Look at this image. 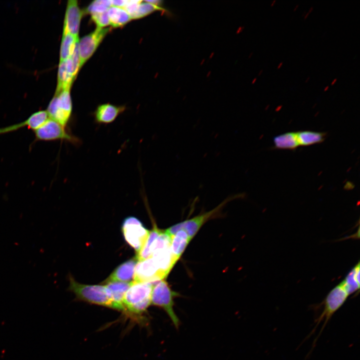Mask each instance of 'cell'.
Here are the masks:
<instances>
[{
    "label": "cell",
    "instance_id": "obj_20",
    "mask_svg": "<svg viewBox=\"0 0 360 360\" xmlns=\"http://www.w3.org/2000/svg\"><path fill=\"white\" fill-rule=\"evenodd\" d=\"M299 146H308L324 141L326 133L310 130L296 132Z\"/></svg>",
    "mask_w": 360,
    "mask_h": 360
},
{
    "label": "cell",
    "instance_id": "obj_26",
    "mask_svg": "<svg viewBox=\"0 0 360 360\" xmlns=\"http://www.w3.org/2000/svg\"><path fill=\"white\" fill-rule=\"evenodd\" d=\"M282 64H283V62H280L277 66V68L280 69L282 67Z\"/></svg>",
    "mask_w": 360,
    "mask_h": 360
},
{
    "label": "cell",
    "instance_id": "obj_31",
    "mask_svg": "<svg viewBox=\"0 0 360 360\" xmlns=\"http://www.w3.org/2000/svg\"><path fill=\"white\" fill-rule=\"evenodd\" d=\"M328 88H329V86H325V87L324 88V91H326V90H328Z\"/></svg>",
    "mask_w": 360,
    "mask_h": 360
},
{
    "label": "cell",
    "instance_id": "obj_2",
    "mask_svg": "<svg viewBox=\"0 0 360 360\" xmlns=\"http://www.w3.org/2000/svg\"><path fill=\"white\" fill-rule=\"evenodd\" d=\"M349 294L342 282L336 286L329 292L323 302L322 310L315 319L314 326L310 335L314 334L320 324H322L316 338V340H318L328 322L334 313L344 304Z\"/></svg>",
    "mask_w": 360,
    "mask_h": 360
},
{
    "label": "cell",
    "instance_id": "obj_4",
    "mask_svg": "<svg viewBox=\"0 0 360 360\" xmlns=\"http://www.w3.org/2000/svg\"><path fill=\"white\" fill-rule=\"evenodd\" d=\"M240 196H241L240 194L230 196L212 210L172 226L164 232L171 237L178 230H182L187 233L192 240L207 221L220 215L222 208L227 203Z\"/></svg>",
    "mask_w": 360,
    "mask_h": 360
},
{
    "label": "cell",
    "instance_id": "obj_28",
    "mask_svg": "<svg viewBox=\"0 0 360 360\" xmlns=\"http://www.w3.org/2000/svg\"><path fill=\"white\" fill-rule=\"evenodd\" d=\"M298 6H299V4H296L295 6L294 7V11H296V10L298 9Z\"/></svg>",
    "mask_w": 360,
    "mask_h": 360
},
{
    "label": "cell",
    "instance_id": "obj_27",
    "mask_svg": "<svg viewBox=\"0 0 360 360\" xmlns=\"http://www.w3.org/2000/svg\"><path fill=\"white\" fill-rule=\"evenodd\" d=\"M310 14V13L308 12H306V14L304 16V18L306 19L308 15Z\"/></svg>",
    "mask_w": 360,
    "mask_h": 360
},
{
    "label": "cell",
    "instance_id": "obj_30",
    "mask_svg": "<svg viewBox=\"0 0 360 360\" xmlns=\"http://www.w3.org/2000/svg\"><path fill=\"white\" fill-rule=\"evenodd\" d=\"M276 2V0H272V1L271 2L270 6H274V4H275Z\"/></svg>",
    "mask_w": 360,
    "mask_h": 360
},
{
    "label": "cell",
    "instance_id": "obj_6",
    "mask_svg": "<svg viewBox=\"0 0 360 360\" xmlns=\"http://www.w3.org/2000/svg\"><path fill=\"white\" fill-rule=\"evenodd\" d=\"M70 89L67 88L55 93L46 110L50 118L66 128L70 121L72 110Z\"/></svg>",
    "mask_w": 360,
    "mask_h": 360
},
{
    "label": "cell",
    "instance_id": "obj_11",
    "mask_svg": "<svg viewBox=\"0 0 360 360\" xmlns=\"http://www.w3.org/2000/svg\"><path fill=\"white\" fill-rule=\"evenodd\" d=\"M82 13L76 0H68L66 11L63 32L78 37Z\"/></svg>",
    "mask_w": 360,
    "mask_h": 360
},
{
    "label": "cell",
    "instance_id": "obj_13",
    "mask_svg": "<svg viewBox=\"0 0 360 360\" xmlns=\"http://www.w3.org/2000/svg\"><path fill=\"white\" fill-rule=\"evenodd\" d=\"M125 109L124 106H118L109 103L100 104L93 114L94 122L99 124L112 123Z\"/></svg>",
    "mask_w": 360,
    "mask_h": 360
},
{
    "label": "cell",
    "instance_id": "obj_22",
    "mask_svg": "<svg viewBox=\"0 0 360 360\" xmlns=\"http://www.w3.org/2000/svg\"><path fill=\"white\" fill-rule=\"evenodd\" d=\"M74 80L73 76L68 72L64 60L60 62L56 93L64 89L70 88Z\"/></svg>",
    "mask_w": 360,
    "mask_h": 360
},
{
    "label": "cell",
    "instance_id": "obj_8",
    "mask_svg": "<svg viewBox=\"0 0 360 360\" xmlns=\"http://www.w3.org/2000/svg\"><path fill=\"white\" fill-rule=\"evenodd\" d=\"M122 230L126 241L138 253L145 244L150 231L134 216H128L124 220Z\"/></svg>",
    "mask_w": 360,
    "mask_h": 360
},
{
    "label": "cell",
    "instance_id": "obj_29",
    "mask_svg": "<svg viewBox=\"0 0 360 360\" xmlns=\"http://www.w3.org/2000/svg\"><path fill=\"white\" fill-rule=\"evenodd\" d=\"M313 10H314V7H313V6H311V7L309 8L308 12L310 14V12H312V11Z\"/></svg>",
    "mask_w": 360,
    "mask_h": 360
},
{
    "label": "cell",
    "instance_id": "obj_16",
    "mask_svg": "<svg viewBox=\"0 0 360 360\" xmlns=\"http://www.w3.org/2000/svg\"><path fill=\"white\" fill-rule=\"evenodd\" d=\"M170 250L174 262L176 264L184 252L191 239L184 230H178L171 237Z\"/></svg>",
    "mask_w": 360,
    "mask_h": 360
},
{
    "label": "cell",
    "instance_id": "obj_1",
    "mask_svg": "<svg viewBox=\"0 0 360 360\" xmlns=\"http://www.w3.org/2000/svg\"><path fill=\"white\" fill-rule=\"evenodd\" d=\"M154 284L150 282H132L123 302L124 313L140 318L151 304Z\"/></svg>",
    "mask_w": 360,
    "mask_h": 360
},
{
    "label": "cell",
    "instance_id": "obj_12",
    "mask_svg": "<svg viewBox=\"0 0 360 360\" xmlns=\"http://www.w3.org/2000/svg\"><path fill=\"white\" fill-rule=\"evenodd\" d=\"M49 118L46 110L38 111L21 122L0 128V134L13 132L26 126L34 131L42 126Z\"/></svg>",
    "mask_w": 360,
    "mask_h": 360
},
{
    "label": "cell",
    "instance_id": "obj_18",
    "mask_svg": "<svg viewBox=\"0 0 360 360\" xmlns=\"http://www.w3.org/2000/svg\"><path fill=\"white\" fill-rule=\"evenodd\" d=\"M274 148L277 149H296L299 144L296 132H287L274 138Z\"/></svg>",
    "mask_w": 360,
    "mask_h": 360
},
{
    "label": "cell",
    "instance_id": "obj_25",
    "mask_svg": "<svg viewBox=\"0 0 360 360\" xmlns=\"http://www.w3.org/2000/svg\"><path fill=\"white\" fill-rule=\"evenodd\" d=\"M337 80H338L337 78H334L331 82L330 84L332 86L334 85L336 82Z\"/></svg>",
    "mask_w": 360,
    "mask_h": 360
},
{
    "label": "cell",
    "instance_id": "obj_24",
    "mask_svg": "<svg viewBox=\"0 0 360 360\" xmlns=\"http://www.w3.org/2000/svg\"><path fill=\"white\" fill-rule=\"evenodd\" d=\"M107 11L91 14L92 19L96 24L97 28H104L110 24Z\"/></svg>",
    "mask_w": 360,
    "mask_h": 360
},
{
    "label": "cell",
    "instance_id": "obj_14",
    "mask_svg": "<svg viewBox=\"0 0 360 360\" xmlns=\"http://www.w3.org/2000/svg\"><path fill=\"white\" fill-rule=\"evenodd\" d=\"M132 282H112L104 285L109 298L112 300L114 309L124 312L123 302L125 294Z\"/></svg>",
    "mask_w": 360,
    "mask_h": 360
},
{
    "label": "cell",
    "instance_id": "obj_34",
    "mask_svg": "<svg viewBox=\"0 0 360 360\" xmlns=\"http://www.w3.org/2000/svg\"><path fill=\"white\" fill-rule=\"evenodd\" d=\"M262 72V70H260V72H259V73H258V74H260Z\"/></svg>",
    "mask_w": 360,
    "mask_h": 360
},
{
    "label": "cell",
    "instance_id": "obj_19",
    "mask_svg": "<svg viewBox=\"0 0 360 360\" xmlns=\"http://www.w3.org/2000/svg\"><path fill=\"white\" fill-rule=\"evenodd\" d=\"M79 40L78 37L64 32L60 48V62L63 61L73 54Z\"/></svg>",
    "mask_w": 360,
    "mask_h": 360
},
{
    "label": "cell",
    "instance_id": "obj_17",
    "mask_svg": "<svg viewBox=\"0 0 360 360\" xmlns=\"http://www.w3.org/2000/svg\"><path fill=\"white\" fill-rule=\"evenodd\" d=\"M107 12L110 24L113 28L122 26L132 20L130 14L122 8L112 6Z\"/></svg>",
    "mask_w": 360,
    "mask_h": 360
},
{
    "label": "cell",
    "instance_id": "obj_7",
    "mask_svg": "<svg viewBox=\"0 0 360 360\" xmlns=\"http://www.w3.org/2000/svg\"><path fill=\"white\" fill-rule=\"evenodd\" d=\"M34 132L37 140H65L75 145L80 144V140L78 138L68 132L66 128L50 118Z\"/></svg>",
    "mask_w": 360,
    "mask_h": 360
},
{
    "label": "cell",
    "instance_id": "obj_10",
    "mask_svg": "<svg viewBox=\"0 0 360 360\" xmlns=\"http://www.w3.org/2000/svg\"><path fill=\"white\" fill-rule=\"evenodd\" d=\"M165 278L151 257L138 261L134 271V282L153 283Z\"/></svg>",
    "mask_w": 360,
    "mask_h": 360
},
{
    "label": "cell",
    "instance_id": "obj_15",
    "mask_svg": "<svg viewBox=\"0 0 360 360\" xmlns=\"http://www.w3.org/2000/svg\"><path fill=\"white\" fill-rule=\"evenodd\" d=\"M136 257L119 265L105 280V282H132L137 263Z\"/></svg>",
    "mask_w": 360,
    "mask_h": 360
},
{
    "label": "cell",
    "instance_id": "obj_32",
    "mask_svg": "<svg viewBox=\"0 0 360 360\" xmlns=\"http://www.w3.org/2000/svg\"><path fill=\"white\" fill-rule=\"evenodd\" d=\"M310 79V76H308L305 80V82H308L309 81Z\"/></svg>",
    "mask_w": 360,
    "mask_h": 360
},
{
    "label": "cell",
    "instance_id": "obj_23",
    "mask_svg": "<svg viewBox=\"0 0 360 360\" xmlns=\"http://www.w3.org/2000/svg\"><path fill=\"white\" fill-rule=\"evenodd\" d=\"M111 6V0H94L88 6L86 10L87 12L90 14L96 13H100L106 12Z\"/></svg>",
    "mask_w": 360,
    "mask_h": 360
},
{
    "label": "cell",
    "instance_id": "obj_9",
    "mask_svg": "<svg viewBox=\"0 0 360 360\" xmlns=\"http://www.w3.org/2000/svg\"><path fill=\"white\" fill-rule=\"evenodd\" d=\"M110 30V28H96L94 32L78 40V50L80 68L94 54Z\"/></svg>",
    "mask_w": 360,
    "mask_h": 360
},
{
    "label": "cell",
    "instance_id": "obj_21",
    "mask_svg": "<svg viewBox=\"0 0 360 360\" xmlns=\"http://www.w3.org/2000/svg\"><path fill=\"white\" fill-rule=\"evenodd\" d=\"M360 262H358L349 272L345 279L342 282L349 296L360 289Z\"/></svg>",
    "mask_w": 360,
    "mask_h": 360
},
{
    "label": "cell",
    "instance_id": "obj_3",
    "mask_svg": "<svg viewBox=\"0 0 360 360\" xmlns=\"http://www.w3.org/2000/svg\"><path fill=\"white\" fill-rule=\"evenodd\" d=\"M68 289L76 298L90 304L114 308L113 304L109 298L106 286L103 285L82 284L70 276Z\"/></svg>",
    "mask_w": 360,
    "mask_h": 360
},
{
    "label": "cell",
    "instance_id": "obj_5",
    "mask_svg": "<svg viewBox=\"0 0 360 360\" xmlns=\"http://www.w3.org/2000/svg\"><path fill=\"white\" fill-rule=\"evenodd\" d=\"M178 296L179 294L171 289L164 279L154 284L151 304L163 309L176 329L179 328L180 322L174 310V299Z\"/></svg>",
    "mask_w": 360,
    "mask_h": 360
},
{
    "label": "cell",
    "instance_id": "obj_33",
    "mask_svg": "<svg viewBox=\"0 0 360 360\" xmlns=\"http://www.w3.org/2000/svg\"><path fill=\"white\" fill-rule=\"evenodd\" d=\"M306 14V11L304 10V11L302 12V16H304Z\"/></svg>",
    "mask_w": 360,
    "mask_h": 360
}]
</instances>
